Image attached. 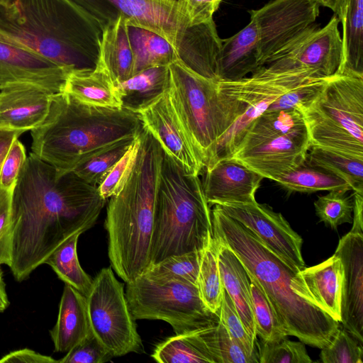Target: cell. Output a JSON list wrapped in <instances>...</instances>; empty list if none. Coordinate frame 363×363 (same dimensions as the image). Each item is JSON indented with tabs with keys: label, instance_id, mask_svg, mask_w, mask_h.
Instances as JSON below:
<instances>
[{
	"label": "cell",
	"instance_id": "cell-36",
	"mask_svg": "<svg viewBox=\"0 0 363 363\" xmlns=\"http://www.w3.org/2000/svg\"><path fill=\"white\" fill-rule=\"evenodd\" d=\"M198 289L205 306L211 312L218 315L223 286L218 263V246L213 238L202 251Z\"/></svg>",
	"mask_w": 363,
	"mask_h": 363
},
{
	"label": "cell",
	"instance_id": "cell-45",
	"mask_svg": "<svg viewBox=\"0 0 363 363\" xmlns=\"http://www.w3.org/2000/svg\"><path fill=\"white\" fill-rule=\"evenodd\" d=\"M140 145L139 136L116 162L103 182L98 186L101 196L107 199L118 194L126 183L133 168Z\"/></svg>",
	"mask_w": 363,
	"mask_h": 363
},
{
	"label": "cell",
	"instance_id": "cell-13",
	"mask_svg": "<svg viewBox=\"0 0 363 363\" xmlns=\"http://www.w3.org/2000/svg\"><path fill=\"white\" fill-rule=\"evenodd\" d=\"M335 14L322 28L311 26L263 67L271 72L299 71L315 78L340 74L342 40Z\"/></svg>",
	"mask_w": 363,
	"mask_h": 363
},
{
	"label": "cell",
	"instance_id": "cell-24",
	"mask_svg": "<svg viewBox=\"0 0 363 363\" xmlns=\"http://www.w3.org/2000/svg\"><path fill=\"white\" fill-rule=\"evenodd\" d=\"M298 274L317 305L340 323L343 272L339 257L334 254L320 264L304 267Z\"/></svg>",
	"mask_w": 363,
	"mask_h": 363
},
{
	"label": "cell",
	"instance_id": "cell-34",
	"mask_svg": "<svg viewBox=\"0 0 363 363\" xmlns=\"http://www.w3.org/2000/svg\"><path fill=\"white\" fill-rule=\"evenodd\" d=\"M273 181L289 192L311 194L333 190H351L350 186L343 179L306 164L275 177Z\"/></svg>",
	"mask_w": 363,
	"mask_h": 363
},
{
	"label": "cell",
	"instance_id": "cell-21",
	"mask_svg": "<svg viewBox=\"0 0 363 363\" xmlns=\"http://www.w3.org/2000/svg\"><path fill=\"white\" fill-rule=\"evenodd\" d=\"M52 94L33 85L0 90V128L31 130L46 118Z\"/></svg>",
	"mask_w": 363,
	"mask_h": 363
},
{
	"label": "cell",
	"instance_id": "cell-48",
	"mask_svg": "<svg viewBox=\"0 0 363 363\" xmlns=\"http://www.w3.org/2000/svg\"><path fill=\"white\" fill-rule=\"evenodd\" d=\"M12 192L0 188V266L11 263Z\"/></svg>",
	"mask_w": 363,
	"mask_h": 363
},
{
	"label": "cell",
	"instance_id": "cell-38",
	"mask_svg": "<svg viewBox=\"0 0 363 363\" xmlns=\"http://www.w3.org/2000/svg\"><path fill=\"white\" fill-rule=\"evenodd\" d=\"M137 138L118 141L78 165L72 172L88 184L99 186Z\"/></svg>",
	"mask_w": 363,
	"mask_h": 363
},
{
	"label": "cell",
	"instance_id": "cell-23",
	"mask_svg": "<svg viewBox=\"0 0 363 363\" xmlns=\"http://www.w3.org/2000/svg\"><path fill=\"white\" fill-rule=\"evenodd\" d=\"M216 242L223 289L232 299L246 331L255 342L257 334L252 313L250 281L247 271L239 258L228 247Z\"/></svg>",
	"mask_w": 363,
	"mask_h": 363
},
{
	"label": "cell",
	"instance_id": "cell-51",
	"mask_svg": "<svg viewBox=\"0 0 363 363\" xmlns=\"http://www.w3.org/2000/svg\"><path fill=\"white\" fill-rule=\"evenodd\" d=\"M352 228L350 232L363 233V191H353Z\"/></svg>",
	"mask_w": 363,
	"mask_h": 363
},
{
	"label": "cell",
	"instance_id": "cell-25",
	"mask_svg": "<svg viewBox=\"0 0 363 363\" xmlns=\"http://www.w3.org/2000/svg\"><path fill=\"white\" fill-rule=\"evenodd\" d=\"M99 63L117 84L134 74L135 58L128 25L121 18L102 28Z\"/></svg>",
	"mask_w": 363,
	"mask_h": 363
},
{
	"label": "cell",
	"instance_id": "cell-42",
	"mask_svg": "<svg viewBox=\"0 0 363 363\" xmlns=\"http://www.w3.org/2000/svg\"><path fill=\"white\" fill-rule=\"evenodd\" d=\"M362 344L343 327L337 328L331 342L321 349L323 363H362Z\"/></svg>",
	"mask_w": 363,
	"mask_h": 363
},
{
	"label": "cell",
	"instance_id": "cell-43",
	"mask_svg": "<svg viewBox=\"0 0 363 363\" xmlns=\"http://www.w3.org/2000/svg\"><path fill=\"white\" fill-rule=\"evenodd\" d=\"M330 78H314L306 81L281 95L267 110L296 109L301 112L320 94Z\"/></svg>",
	"mask_w": 363,
	"mask_h": 363
},
{
	"label": "cell",
	"instance_id": "cell-44",
	"mask_svg": "<svg viewBox=\"0 0 363 363\" xmlns=\"http://www.w3.org/2000/svg\"><path fill=\"white\" fill-rule=\"evenodd\" d=\"M218 317L230 337L237 341L250 356L259 359L257 342H253L248 335L232 299L224 289Z\"/></svg>",
	"mask_w": 363,
	"mask_h": 363
},
{
	"label": "cell",
	"instance_id": "cell-35",
	"mask_svg": "<svg viewBox=\"0 0 363 363\" xmlns=\"http://www.w3.org/2000/svg\"><path fill=\"white\" fill-rule=\"evenodd\" d=\"M199 335L214 363H259L233 339L218 320L216 323L198 329Z\"/></svg>",
	"mask_w": 363,
	"mask_h": 363
},
{
	"label": "cell",
	"instance_id": "cell-52",
	"mask_svg": "<svg viewBox=\"0 0 363 363\" xmlns=\"http://www.w3.org/2000/svg\"><path fill=\"white\" fill-rule=\"evenodd\" d=\"M24 131L0 128V170L3 161L13 142Z\"/></svg>",
	"mask_w": 363,
	"mask_h": 363
},
{
	"label": "cell",
	"instance_id": "cell-17",
	"mask_svg": "<svg viewBox=\"0 0 363 363\" xmlns=\"http://www.w3.org/2000/svg\"><path fill=\"white\" fill-rule=\"evenodd\" d=\"M306 72H271L260 67L251 77L235 81H218L217 88L228 99L265 111L275 100L294 87L314 79Z\"/></svg>",
	"mask_w": 363,
	"mask_h": 363
},
{
	"label": "cell",
	"instance_id": "cell-10",
	"mask_svg": "<svg viewBox=\"0 0 363 363\" xmlns=\"http://www.w3.org/2000/svg\"><path fill=\"white\" fill-rule=\"evenodd\" d=\"M319 6L317 0H272L249 11V23L229 38L230 44L258 69L313 25Z\"/></svg>",
	"mask_w": 363,
	"mask_h": 363
},
{
	"label": "cell",
	"instance_id": "cell-31",
	"mask_svg": "<svg viewBox=\"0 0 363 363\" xmlns=\"http://www.w3.org/2000/svg\"><path fill=\"white\" fill-rule=\"evenodd\" d=\"M306 164L338 177L346 182L353 191H363V159L319 146H311Z\"/></svg>",
	"mask_w": 363,
	"mask_h": 363
},
{
	"label": "cell",
	"instance_id": "cell-33",
	"mask_svg": "<svg viewBox=\"0 0 363 363\" xmlns=\"http://www.w3.org/2000/svg\"><path fill=\"white\" fill-rule=\"evenodd\" d=\"M152 357L160 363H214L198 329L166 339L156 346Z\"/></svg>",
	"mask_w": 363,
	"mask_h": 363
},
{
	"label": "cell",
	"instance_id": "cell-47",
	"mask_svg": "<svg viewBox=\"0 0 363 363\" xmlns=\"http://www.w3.org/2000/svg\"><path fill=\"white\" fill-rule=\"evenodd\" d=\"M27 156L23 145L16 139L11 145L0 170V188L13 191Z\"/></svg>",
	"mask_w": 363,
	"mask_h": 363
},
{
	"label": "cell",
	"instance_id": "cell-11",
	"mask_svg": "<svg viewBox=\"0 0 363 363\" xmlns=\"http://www.w3.org/2000/svg\"><path fill=\"white\" fill-rule=\"evenodd\" d=\"M125 297L135 320H161L180 334L216 323L198 286L180 281H156L143 275L126 283Z\"/></svg>",
	"mask_w": 363,
	"mask_h": 363
},
{
	"label": "cell",
	"instance_id": "cell-9",
	"mask_svg": "<svg viewBox=\"0 0 363 363\" xmlns=\"http://www.w3.org/2000/svg\"><path fill=\"white\" fill-rule=\"evenodd\" d=\"M169 69L171 104L203 168L207 167L218 141L234 121L218 91L217 81L203 77L179 62Z\"/></svg>",
	"mask_w": 363,
	"mask_h": 363
},
{
	"label": "cell",
	"instance_id": "cell-15",
	"mask_svg": "<svg viewBox=\"0 0 363 363\" xmlns=\"http://www.w3.org/2000/svg\"><path fill=\"white\" fill-rule=\"evenodd\" d=\"M70 71L28 49L0 40V90L28 84L52 94L60 93Z\"/></svg>",
	"mask_w": 363,
	"mask_h": 363
},
{
	"label": "cell",
	"instance_id": "cell-39",
	"mask_svg": "<svg viewBox=\"0 0 363 363\" xmlns=\"http://www.w3.org/2000/svg\"><path fill=\"white\" fill-rule=\"evenodd\" d=\"M252 313L257 336L262 341H273L286 337V332L280 324L264 291L250 274Z\"/></svg>",
	"mask_w": 363,
	"mask_h": 363
},
{
	"label": "cell",
	"instance_id": "cell-19",
	"mask_svg": "<svg viewBox=\"0 0 363 363\" xmlns=\"http://www.w3.org/2000/svg\"><path fill=\"white\" fill-rule=\"evenodd\" d=\"M335 255L342 265L341 320L342 327L363 342V233L342 237Z\"/></svg>",
	"mask_w": 363,
	"mask_h": 363
},
{
	"label": "cell",
	"instance_id": "cell-29",
	"mask_svg": "<svg viewBox=\"0 0 363 363\" xmlns=\"http://www.w3.org/2000/svg\"><path fill=\"white\" fill-rule=\"evenodd\" d=\"M304 124L298 110H266L250 125L235 152L260 145Z\"/></svg>",
	"mask_w": 363,
	"mask_h": 363
},
{
	"label": "cell",
	"instance_id": "cell-7",
	"mask_svg": "<svg viewBox=\"0 0 363 363\" xmlns=\"http://www.w3.org/2000/svg\"><path fill=\"white\" fill-rule=\"evenodd\" d=\"M213 238L211 211L201 180L163 150L150 266L170 256L202 251Z\"/></svg>",
	"mask_w": 363,
	"mask_h": 363
},
{
	"label": "cell",
	"instance_id": "cell-6",
	"mask_svg": "<svg viewBox=\"0 0 363 363\" xmlns=\"http://www.w3.org/2000/svg\"><path fill=\"white\" fill-rule=\"evenodd\" d=\"M101 28L122 18L128 26L152 31L172 45L179 62L190 71L217 81L216 65L222 39L214 21L193 26L183 0H71Z\"/></svg>",
	"mask_w": 363,
	"mask_h": 363
},
{
	"label": "cell",
	"instance_id": "cell-20",
	"mask_svg": "<svg viewBox=\"0 0 363 363\" xmlns=\"http://www.w3.org/2000/svg\"><path fill=\"white\" fill-rule=\"evenodd\" d=\"M203 170L202 186L209 205L256 202L264 177L240 162L226 157Z\"/></svg>",
	"mask_w": 363,
	"mask_h": 363
},
{
	"label": "cell",
	"instance_id": "cell-54",
	"mask_svg": "<svg viewBox=\"0 0 363 363\" xmlns=\"http://www.w3.org/2000/svg\"><path fill=\"white\" fill-rule=\"evenodd\" d=\"M9 306V301L6 291V285L3 278V272L0 266V312L5 311Z\"/></svg>",
	"mask_w": 363,
	"mask_h": 363
},
{
	"label": "cell",
	"instance_id": "cell-2",
	"mask_svg": "<svg viewBox=\"0 0 363 363\" xmlns=\"http://www.w3.org/2000/svg\"><path fill=\"white\" fill-rule=\"evenodd\" d=\"M214 206L211 222L215 241L228 247L257 281L287 335L319 349L328 345L339 322L317 305L298 272L250 229Z\"/></svg>",
	"mask_w": 363,
	"mask_h": 363
},
{
	"label": "cell",
	"instance_id": "cell-50",
	"mask_svg": "<svg viewBox=\"0 0 363 363\" xmlns=\"http://www.w3.org/2000/svg\"><path fill=\"white\" fill-rule=\"evenodd\" d=\"M55 363L58 360L53 359L50 356H46L38 353L32 350L25 348L13 351L4 356L0 359V363Z\"/></svg>",
	"mask_w": 363,
	"mask_h": 363
},
{
	"label": "cell",
	"instance_id": "cell-1",
	"mask_svg": "<svg viewBox=\"0 0 363 363\" xmlns=\"http://www.w3.org/2000/svg\"><path fill=\"white\" fill-rule=\"evenodd\" d=\"M106 201L98 186L30 152L11 198L9 267L15 279L25 280L65 240L93 227Z\"/></svg>",
	"mask_w": 363,
	"mask_h": 363
},
{
	"label": "cell",
	"instance_id": "cell-30",
	"mask_svg": "<svg viewBox=\"0 0 363 363\" xmlns=\"http://www.w3.org/2000/svg\"><path fill=\"white\" fill-rule=\"evenodd\" d=\"M128 30L135 58L134 74L147 68L179 62L177 51L162 36L132 26H128Z\"/></svg>",
	"mask_w": 363,
	"mask_h": 363
},
{
	"label": "cell",
	"instance_id": "cell-3",
	"mask_svg": "<svg viewBox=\"0 0 363 363\" xmlns=\"http://www.w3.org/2000/svg\"><path fill=\"white\" fill-rule=\"evenodd\" d=\"M102 28L71 0H0V40L70 70L99 62Z\"/></svg>",
	"mask_w": 363,
	"mask_h": 363
},
{
	"label": "cell",
	"instance_id": "cell-26",
	"mask_svg": "<svg viewBox=\"0 0 363 363\" xmlns=\"http://www.w3.org/2000/svg\"><path fill=\"white\" fill-rule=\"evenodd\" d=\"M63 91L89 105L123 108L116 86L105 68L99 62L92 69L70 71Z\"/></svg>",
	"mask_w": 363,
	"mask_h": 363
},
{
	"label": "cell",
	"instance_id": "cell-28",
	"mask_svg": "<svg viewBox=\"0 0 363 363\" xmlns=\"http://www.w3.org/2000/svg\"><path fill=\"white\" fill-rule=\"evenodd\" d=\"M340 22L343 30L340 74L363 75V0H344Z\"/></svg>",
	"mask_w": 363,
	"mask_h": 363
},
{
	"label": "cell",
	"instance_id": "cell-14",
	"mask_svg": "<svg viewBox=\"0 0 363 363\" xmlns=\"http://www.w3.org/2000/svg\"><path fill=\"white\" fill-rule=\"evenodd\" d=\"M218 206L230 217L253 232L294 272H298L305 267L301 253L302 238L280 213L257 201Z\"/></svg>",
	"mask_w": 363,
	"mask_h": 363
},
{
	"label": "cell",
	"instance_id": "cell-27",
	"mask_svg": "<svg viewBox=\"0 0 363 363\" xmlns=\"http://www.w3.org/2000/svg\"><path fill=\"white\" fill-rule=\"evenodd\" d=\"M169 66H157L142 70L116 85L122 107L138 113L169 91Z\"/></svg>",
	"mask_w": 363,
	"mask_h": 363
},
{
	"label": "cell",
	"instance_id": "cell-22",
	"mask_svg": "<svg viewBox=\"0 0 363 363\" xmlns=\"http://www.w3.org/2000/svg\"><path fill=\"white\" fill-rule=\"evenodd\" d=\"M91 333L86 297L65 284L57 322L50 330L55 351L67 353Z\"/></svg>",
	"mask_w": 363,
	"mask_h": 363
},
{
	"label": "cell",
	"instance_id": "cell-8",
	"mask_svg": "<svg viewBox=\"0 0 363 363\" xmlns=\"http://www.w3.org/2000/svg\"><path fill=\"white\" fill-rule=\"evenodd\" d=\"M301 113L311 146L363 159V75L333 76Z\"/></svg>",
	"mask_w": 363,
	"mask_h": 363
},
{
	"label": "cell",
	"instance_id": "cell-32",
	"mask_svg": "<svg viewBox=\"0 0 363 363\" xmlns=\"http://www.w3.org/2000/svg\"><path fill=\"white\" fill-rule=\"evenodd\" d=\"M78 232L60 244L45 259L44 264L52 267L57 277L86 297L91 291L93 279L81 267L77 256Z\"/></svg>",
	"mask_w": 363,
	"mask_h": 363
},
{
	"label": "cell",
	"instance_id": "cell-40",
	"mask_svg": "<svg viewBox=\"0 0 363 363\" xmlns=\"http://www.w3.org/2000/svg\"><path fill=\"white\" fill-rule=\"evenodd\" d=\"M316 216L327 226L336 229L342 223H352L353 199L346 191L333 190L314 202Z\"/></svg>",
	"mask_w": 363,
	"mask_h": 363
},
{
	"label": "cell",
	"instance_id": "cell-49",
	"mask_svg": "<svg viewBox=\"0 0 363 363\" xmlns=\"http://www.w3.org/2000/svg\"><path fill=\"white\" fill-rule=\"evenodd\" d=\"M189 19L193 26L211 21L222 0H183Z\"/></svg>",
	"mask_w": 363,
	"mask_h": 363
},
{
	"label": "cell",
	"instance_id": "cell-46",
	"mask_svg": "<svg viewBox=\"0 0 363 363\" xmlns=\"http://www.w3.org/2000/svg\"><path fill=\"white\" fill-rule=\"evenodd\" d=\"M113 355L91 333L78 345L71 349L58 362L60 363H104Z\"/></svg>",
	"mask_w": 363,
	"mask_h": 363
},
{
	"label": "cell",
	"instance_id": "cell-4",
	"mask_svg": "<svg viewBox=\"0 0 363 363\" xmlns=\"http://www.w3.org/2000/svg\"><path fill=\"white\" fill-rule=\"evenodd\" d=\"M138 155L121 190L111 197L105 228L111 268L125 283L150 266L155 206L163 149L143 125Z\"/></svg>",
	"mask_w": 363,
	"mask_h": 363
},
{
	"label": "cell",
	"instance_id": "cell-53",
	"mask_svg": "<svg viewBox=\"0 0 363 363\" xmlns=\"http://www.w3.org/2000/svg\"><path fill=\"white\" fill-rule=\"evenodd\" d=\"M319 6L330 9L339 20L342 16L344 0H317Z\"/></svg>",
	"mask_w": 363,
	"mask_h": 363
},
{
	"label": "cell",
	"instance_id": "cell-41",
	"mask_svg": "<svg viewBox=\"0 0 363 363\" xmlns=\"http://www.w3.org/2000/svg\"><path fill=\"white\" fill-rule=\"evenodd\" d=\"M259 363H311L305 344L286 337L257 344Z\"/></svg>",
	"mask_w": 363,
	"mask_h": 363
},
{
	"label": "cell",
	"instance_id": "cell-18",
	"mask_svg": "<svg viewBox=\"0 0 363 363\" xmlns=\"http://www.w3.org/2000/svg\"><path fill=\"white\" fill-rule=\"evenodd\" d=\"M138 114L143 125L185 172L199 175L203 171V163L174 113L168 91Z\"/></svg>",
	"mask_w": 363,
	"mask_h": 363
},
{
	"label": "cell",
	"instance_id": "cell-12",
	"mask_svg": "<svg viewBox=\"0 0 363 363\" xmlns=\"http://www.w3.org/2000/svg\"><path fill=\"white\" fill-rule=\"evenodd\" d=\"M86 301L92 333L114 357L142 351L123 284L116 278L111 267L96 274Z\"/></svg>",
	"mask_w": 363,
	"mask_h": 363
},
{
	"label": "cell",
	"instance_id": "cell-37",
	"mask_svg": "<svg viewBox=\"0 0 363 363\" xmlns=\"http://www.w3.org/2000/svg\"><path fill=\"white\" fill-rule=\"evenodd\" d=\"M202 251L168 257L151 265L143 275L156 281L174 280L198 286Z\"/></svg>",
	"mask_w": 363,
	"mask_h": 363
},
{
	"label": "cell",
	"instance_id": "cell-16",
	"mask_svg": "<svg viewBox=\"0 0 363 363\" xmlns=\"http://www.w3.org/2000/svg\"><path fill=\"white\" fill-rule=\"evenodd\" d=\"M311 147L306 125L263 144L233 153V157L264 178L273 180L306 164Z\"/></svg>",
	"mask_w": 363,
	"mask_h": 363
},
{
	"label": "cell",
	"instance_id": "cell-5",
	"mask_svg": "<svg viewBox=\"0 0 363 363\" xmlns=\"http://www.w3.org/2000/svg\"><path fill=\"white\" fill-rule=\"evenodd\" d=\"M143 128L138 113L124 108H106L81 102L62 91L51 96L43 122L31 130V152L61 173Z\"/></svg>",
	"mask_w": 363,
	"mask_h": 363
}]
</instances>
